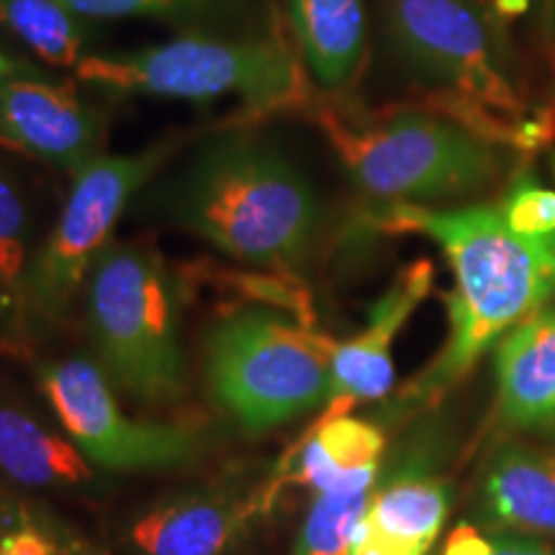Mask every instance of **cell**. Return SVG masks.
I'll return each instance as SVG.
<instances>
[{
    "label": "cell",
    "mask_w": 555,
    "mask_h": 555,
    "mask_svg": "<svg viewBox=\"0 0 555 555\" xmlns=\"http://www.w3.org/2000/svg\"><path fill=\"white\" fill-rule=\"evenodd\" d=\"M553 168H555V163H553Z\"/></svg>",
    "instance_id": "f1b7e54d"
},
{
    "label": "cell",
    "mask_w": 555,
    "mask_h": 555,
    "mask_svg": "<svg viewBox=\"0 0 555 555\" xmlns=\"http://www.w3.org/2000/svg\"><path fill=\"white\" fill-rule=\"evenodd\" d=\"M506 227L519 237L555 253V191L519 178L499 206Z\"/></svg>",
    "instance_id": "7402d4cb"
},
{
    "label": "cell",
    "mask_w": 555,
    "mask_h": 555,
    "mask_svg": "<svg viewBox=\"0 0 555 555\" xmlns=\"http://www.w3.org/2000/svg\"><path fill=\"white\" fill-rule=\"evenodd\" d=\"M427 547L406 543L393 535H386L376 525L367 522V515L358 527L356 543L350 547V555H425Z\"/></svg>",
    "instance_id": "cb8c5ba5"
},
{
    "label": "cell",
    "mask_w": 555,
    "mask_h": 555,
    "mask_svg": "<svg viewBox=\"0 0 555 555\" xmlns=\"http://www.w3.org/2000/svg\"><path fill=\"white\" fill-rule=\"evenodd\" d=\"M317 119L358 189L391 206L470 196L512 168L509 144L446 111L391 108L352 116L327 106Z\"/></svg>",
    "instance_id": "277c9868"
},
{
    "label": "cell",
    "mask_w": 555,
    "mask_h": 555,
    "mask_svg": "<svg viewBox=\"0 0 555 555\" xmlns=\"http://www.w3.org/2000/svg\"><path fill=\"white\" fill-rule=\"evenodd\" d=\"M86 18H142L185 34L240 37L260 29V0H60Z\"/></svg>",
    "instance_id": "e0dca14e"
},
{
    "label": "cell",
    "mask_w": 555,
    "mask_h": 555,
    "mask_svg": "<svg viewBox=\"0 0 555 555\" xmlns=\"http://www.w3.org/2000/svg\"><path fill=\"white\" fill-rule=\"evenodd\" d=\"M247 515L249 506L229 496H178L139 519L131 540L144 555H221Z\"/></svg>",
    "instance_id": "2e32d148"
},
{
    "label": "cell",
    "mask_w": 555,
    "mask_h": 555,
    "mask_svg": "<svg viewBox=\"0 0 555 555\" xmlns=\"http://www.w3.org/2000/svg\"><path fill=\"white\" fill-rule=\"evenodd\" d=\"M106 121L73 82L0 52V144L65 172L103 155Z\"/></svg>",
    "instance_id": "30bf717a"
},
{
    "label": "cell",
    "mask_w": 555,
    "mask_h": 555,
    "mask_svg": "<svg viewBox=\"0 0 555 555\" xmlns=\"http://www.w3.org/2000/svg\"><path fill=\"white\" fill-rule=\"evenodd\" d=\"M298 52L319 86L343 90L365 57L363 0H288Z\"/></svg>",
    "instance_id": "9a60e30c"
},
{
    "label": "cell",
    "mask_w": 555,
    "mask_h": 555,
    "mask_svg": "<svg viewBox=\"0 0 555 555\" xmlns=\"http://www.w3.org/2000/svg\"><path fill=\"white\" fill-rule=\"evenodd\" d=\"M47 397L80 453L116 470L183 466L201 455L196 429L129 420L114 401L106 376L90 360L75 358L44 367Z\"/></svg>",
    "instance_id": "9c48e42d"
},
{
    "label": "cell",
    "mask_w": 555,
    "mask_h": 555,
    "mask_svg": "<svg viewBox=\"0 0 555 555\" xmlns=\"http://www.w3.org/2000/svg\"><path fill=\"white\" fill-rule=\"evenodd\" d=\"M0 283H3V281H0Z\"/></svg>",
    "instance_id": "f546056e"
},
{
    "label": "cell",
    "mask_w": 555,
    "mask_h": 555,
    "mask_svg": "<svg viewBox=\"0 0 555 555\" xmlns=\"http://www.w3.org/2000/svg\"><path fill=\"white\" fill-rule=\"evenodd\" d=\"M176 165L157 191L172 224L249 266L296 268L307 260L322 204L281 144L229 129L201 139Z\"/></svg>",
    "instance_id": "6da1fadb"
},
{
    "label": "cell",
    "mask_w": 555,
    "mask_h": 555,
    "mask_svg": "<svg viewBox=\"0 0 555 555\" xmlns=\"http://www.w3.org/2000/svg\"><path fill=\"white\" fill-rule=\"evenodd\" d=\"M433 281L435 270L429 260H416L401 268L391 286L367 311L365 332L337 345L330 371L327 412L322 416H345L360 401L384 399L391 391L393 339L433 291Z\"/></svg>",
    "instance_id": "8fae6325"
},
{
    "label": "cell",
    "mask_w": 555,
    "mask_h": 555,
    "mask_svg": "<svg viewBox=\"0 0 555 555\" xmlns=\"http://www.w3.org/2000/svg\"><path fill=\"white\" fill-rule=\"evenodd\" d=\"M335 350V339L311 327L309 317L247 307L208 337V386L247 429H268L327 404Z\"/></svg>",
    "instance_id": "8992f818"
},
{
    "label": "cell",
    "mask_w": 555,
    "mask_h": 555,
    "mask_svg": "<svg viewBox=\"0 0 555 555\" xmlns=\"http://www.w3.org/2000/svg\"><path fill=\"white\" fill-rule=\"evenodd\" d=\"M88 322L108 376L131 397L170 404L185 393L178 298L150 249L108 242L88 275Z\"/></svg>",
    "instance_id": "52a82bcc"
},
{
    "label": "cell",
    "mask_w": 555,
    "mask_h": 555,
    "mask_svg": "<svg viewBox=\"0 0 555 555\" xmlns=\"http://www.w3.org/2000/svg\"><path fill=\"white\" fill-rule=\"evenodd\" d=\"M494 555H555V543L532 535H517V532H499L491 538Z\"/></svg>",
    "instance_id": "484cf974"
},
{
    "label": "cell",
    "mask_w": 555,
    "mask_h": 555,
    "mask_svg": "<svg viewBox=\"0 0 555 555\" xmlns=\"http://www.w3.org/2000/svg\"><path fill=\"white\" fill-rule=\"evenodd\" d=\"M378 24L393 65L446 99V114L517 147V131L496 119L522 108L515 47L483 0H378Z\"/></svg>",
    "instance_id": "3957f363"
},
{
    "label": "cell",
    "mask_w": 555,
    "mask_h": 555,
    "mask_svg": "<svg viewBox=\"0 0 555 555\" xmlns=\"http://www.w3.org/2000/svg\"><path fill=\"white\" fill-rule=\"evenodd\" d=\"M185 144L189 134L178 131L129 155H101L75 172L57 224L24 278L34 309L60 317L69 307L131 198L147 189Z\"/></svg>",
    "instance_id": "ba28073f"
},
{
    "label": "cell",
    "mask_w": 555,
    "mask_h": 555,
    "mask_svg": "<svg viewBox=\"0 0 555 555\" xmlns=\"http://www.w3.org/2000/svg\"><path fill=\"white\" fill-rule=\"evenodd\" d=\"M29 255V208L16 180L0 165V281L18 286Z\"/></svg>",
    "instance_id": "603a6c76"
},
{
    "label": "cell",
    "mask_w": 555,
    "mask_h": 555,
    "mask_svg": "<svg viewBox=\"0 0 555 555\" xmlns=\"http://www.w3.org/2000/svg\"><path fill=\"white\" fill-rule=\"evenodd\" d=\"M0 16L47 65L78 69L88 57L86 26L78 13L60 0H5Z\"/></svg>",
    "instance_id": "ffe728a7"
},
{
    "label": "cell",
    "mask_w": 555,
    "mask_h": 555,
    "mask_svg": "<svg viewBox=\"0 0 555 555\" xmlns=\"http://www.w3.org/2000/svg\"><path fill=\"white\" fill-rule=\"evenodd\" d=\"M376 224L435 240L455 275L453 294L446 298L448 343L427 371L406 386V399L420 404L446 397L486 350L551 296L555 253L512 232L499 206L433 211L420 204H393Z\"/></svg>",
    "instance_id": "7a4b0ae2"
},
{
    "label": "cell",
    "mask_w": 555,
    "mask_h": 555,
    "mask_svg": "<svg viewBox=\"0 0 555 555\" xmlns=\"http://www.w3.org/2000/svg\"><path fill=\"white\" fill-rule=\"evenodd\" d=\"M371 491L350 496L317 494L298 532L294 555H350L358 527L371 506Z\"/></svg>",
    "instance_id": "44dd1931"
},
{
    "label": "cell",
    "mask_w": 555,
    "mask_h": 555,
    "mask_svg": "<svg viewBox=\"0 0 555 555\" xmlns=\"http://www.w3.org/2000/svg\"><path fill=\"white\" fill-rule=\"evenodd\" d=\"M78 78L93 86L176 101H217L240 95L255 111L309 101L301 62L278 37L185 34L142 50L88 54Z\"/></svg>",
    "instance_id": "5b68a950"
},
{
    "label": "cell",
    "mask_w": 555,
    "mask_h": 555,
    "mask_svg": "<svg viewBox=\"0 0 555 555\" xmlns=\"http://www.w3.org/2000/svg\"><path fill=\"white\" fill-rule=\"evenodd\" d=\"M0 468L29 486L80 483L90 478L78 450L16 409H0Z\"/></svg>",
    "instance_id": "ac0fdd59"
},
{
    "label": "cell",
    "mask_w": 555,
    "mask_h": 555,
    "mask_svg": "<svg viewBox=\"0 0 555 555\" xmlns=\"http://www.w3.org/2000/svg\"><path fill=\"white\" fill-rule=\"evenodd\" d=\"M386 440L376 425L352 416H319L278 470V481L311 486L317 494H363L373 489Z\"/></svg>",
    "instance_id": "4fadbf2b"
},
{
    "label": "cell",
    "mask_w": 555,
    "mask_h": 555,
    "mask_svg": "<svg viewBox=\"0 0 555 555\" xmlns=\"http://www.w3.org/2000/svg\"><path fill=\"white\" fill-rule=\"evenodd\" d=\"M448 509L450 491L446 481L422 470H406L371 496L367 522L376 525L386 535L429 551V545L440 535Z\"/></svg>",
    "instance_id": "d6986e66"
},
{
    "label": "cell",
    "mask_w": 555,
    "mask_h": 555,
    "mask_svg": "<svg viewBox=\"0 0 555 555\" xmlns=\"http://www.w3.org/2000/svg\"><path fill=\"white\" fill-rule=\"evenodd\" d=\"M442 555H494V543L483 538L476 527L463 522L448 535Z\"/></svg>",
    "instance_id": "d4e9b609"
},
{
    "label": "cell",
    "mask_w": 555,
    "mask_h": 555,
    "mask_svg": "<svg viewBox=\"0 0 555 555\" xmlns=\"http://www.w3.org/2000/svg\"><path fill=\"white\" fill-rule=\"evenodd\" d=\"M481 517L499 532L555 538V455L506 442L481 476Z\"/></svg>",
    "instance_id": "5bb4252c"
},
{
    "label": "cell",
    "mask_w": 555,
    "mask_h": 555,
    "mask_svg": "<svg viewBox=\"0 0 555 555\" xmlns=\"http://www.w3.org/2000/svg\"><path fill=\"white\" fill-rule=\"evenodd\" d=\"M0 555H54V547L37 530H21L0 543Z\"/></svg>",
    "instance_id": "4316f807"
},
{
    "label": "cell",
    "mask_w": 555,
    "mask_h": 555,
    "mask_svg": "<svg viewBox=\"0 0 555 555\" xmlns=\"http://www.w3.org/2000/svg\"><path fill=\"white\" fill-rule=\"evenodd\" d=\"M496 386L506 427L555 435V309H538L499 339Z\"/></svg>",
    "instance_id": "7c38bea8"
},
{
    "label": "cell",
    "mask_w": 555,
    "mask_h": 555,
    "mask_svg": "<svg viewBox=\"0 0 555 555\" xmlns=\"http://www.w3.org/2000/svg\"><path fill=\"white\" fill-rule=\"evenodd\" d=\"M553 275H555V260H553Z\"/></svg>",
    "instance_id": "83f0119b"
}]
</instances>
